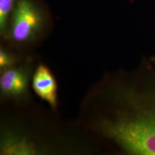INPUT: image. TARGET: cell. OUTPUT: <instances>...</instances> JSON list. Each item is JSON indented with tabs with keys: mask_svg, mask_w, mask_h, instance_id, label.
Instances as JSON below:
<instances>
[{
	"mask_svg": "<svg viewBox=\"0 0 155 155\" xmlns=\"http://www.w3.org/2000/svg\"><path fill=\"white\" fill-rule=\"evenodd\" d=\"M32 87L35 93L54 109L58 105V86L55 78L50 69L39 65L32 78Z\"/></svg>",
	"mask_w": 155,
	"mask_h": 155,
	"instance_id": "3",
	"label": "cell"
},
{
	"mask_svg": "<svg viewBox=\"0 0 155 155\" xmlns=\"http://www.w3.org/2000/svg\"><path fill=\"white\" fill-rule=\"evenodd\" d=\"M150 60L151 61L155 64V55L152 56H151L150 58Z\"/></svg>",
	"mask_w": 155,
	"mask_h": 155,
	"instance_id": "8",
	"label": "cell"
},
{
	"mask_svg": "<svg viewBox=\"0 0 155 155\" xmlns=\"http://www.w3.org/2000/svg\"><path fill=\"white\" fill-rule=\"evenodd\" d=\"M155 64L143 58L133 71L106 78L98 91L95 129L129 155H155Z\"/></svg>",
	"mask_w": 155,
	"mask_h": 155,
	"instance_id": "1",
	"label": "cell"
},
{
	"mask_svg": "<svg viewBox=\"0 0 155 155\" xmlns=\"http://www.w3.org/2000/svg\"><path fill=\"white\" fill-rule=\"evenodd\" d=\"M28 77L21 68L6 69L0 79V87L4 94L18 97L25 94L27 89Z\"/></svg>",
	"mask_w": 155,
	"mask_h": 155,
	"instance_id": "4",
	"label": "cell"
},
{
	"mask_svg": "<svg viewBox=\"0 0 155 155\" xmlns=\"http://www.w3.org/2000/svg\"><path fill=\"white\" fill-rule=\"evenodd\" d=\"M38 152L35 144L28 139L9 135L3 140L1 153L4 155H34Z\"/></svg>",
	"mask_w": 155,
	"mask_h": 155,
	"instance_id": "5",
	"label": "cell"
},
{
	"mask_svg": "<svg viewBox=\"0 0 155 155\" xmlns=\"http://www.w3.org/2000/svg\"><path fill=\"white\" fill-rule=\"evenodd\" d=\"M17 0H0V35L4 39Z\"/></svg>",
	"mask_w": 155,
	"mask_h": 155,
	"instance_id": "6",
	"label": "cell"
},
{
	"mask_svg": "<svg viewBox=\"0 0 155 155\" xmlns=\"http://www.w3.org/2000/svg\"><path fill=\"white\" fill-rule=\"evenodd\" d=\"M52 18L43 0H17L4 40L16 47L34 45L49 30Z\"/></svg>",
	"mask_w": 155,
	"mask_h": 155,
	"instance_id": "2",
	"label": "cell"
},
{
	"mask_svg": "<svg viewBox=\"0 0 155 155\" xmlns=\"http://www.w3.org/2000/svg\"><path fill=\"white\" fill-rule=\"evenodd\" d=\"M16 61V56L9 50L4 47L0 49V66L1 68H8L14 64Z\"/></svg>",
	"mask_w": 155,
	"mask_h": 155,
	"instance_id": "7",
	"label": "cell"
}]
</instances>
